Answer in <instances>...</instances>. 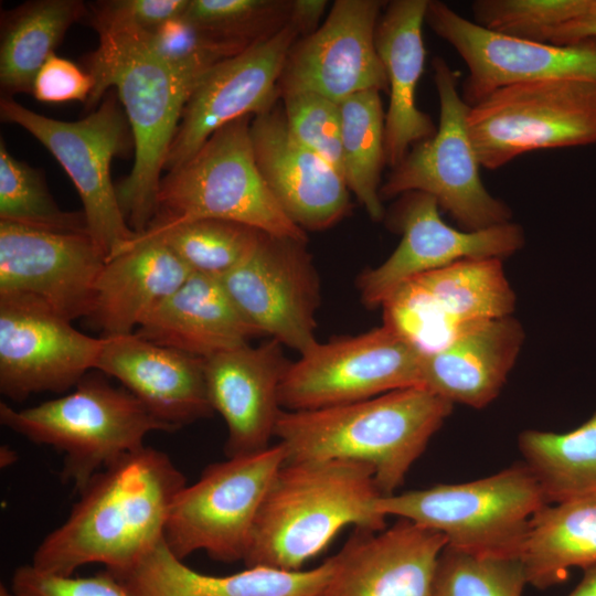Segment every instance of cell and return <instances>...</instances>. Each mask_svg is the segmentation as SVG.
Listing matches in <instances>:
<instances>
[{"instance_id":"1","label":"cell","mask_w":596,"mask_h":596,"mask_svg":"<svg viewBox=\"0 0 596 596\" xmlns=\"http://www.w3.org/2000/svg\"><path fill=\"white\" fill-rule=\"evenodd\" d=\"M185 485L162 450L143 445L124 455L89 479L31 564L66 576L93 563L111 573L128 570L164 539L169 511Z\"/></svg>"},{"instance_id":"2","label":"cell","mask_w":596,"mask_h":596,"mask_svg":"<svg viewBox=\"0 0 596 596\" xmlns=\"http://www.w3.org/2000/svg\"><path fill=\"white\" fill-rule=\"evenodd\" d=\"M453 411V403L424 387L311 411H285L275 437L285 462L348 459L372 466L383 496L395 493L413 464Z\"/></svg>"},{"instance_id":"3","label":"cell","mask_w":596,"mask_h":596,"mask_svg":"<svg viewBox=\"0 0 596 596\" xmlns=\"http://www.w3.org/2000/svg\"><path fill=\"white\" fill-rule=\"evenodd\" d=\"M372 466L348 459L284 462L257 513L246 567L300 571L348 525L382 531Z\"/></svg>"},{"instance_id":"4","label":"cell","mask_w":596,"mask_h":596,"mask_svg":"<svg viewBox=\"0 0 596 596\" xmlns=\"http://www.w3.org/2000/svg\"><path fill=\"white\" fill-rule=\"evenodd\" d=\"M97 49L87 57L94 87L86 109L99 105L110 88L128 119L135 149L130 173L117 183L120 210L138 235L157 213L161 172L184 106L203 76L172 70L157 60L132 32L100 33Z\"/></svg>"},{"instance_id":"5","label":"cell","mask_w":596,"mask_h":596,"mask_svg":"<svg viewBox=\"0 0 596 596\" xmlns=\"http://www.w3.org/2000/svg\"><path fill=\"white\" fill-rule=\"evenodd\" d=\"M252 118L244 116L221 127L188 161L162 178L157 213L137 236L216 219L307 241L306 232L285 214L259 173L251 141Z\"/></svg>"},{"instance_id":"6","label":"cell","mask_w":596,"mask_h":596,"mask_svg":"<svg viewBox=\"0 0 596 596\" xmlns=\"http://www.w3.org/2000/svg\"><path fill=\"white\" fill-rule=\"evenodd\" d=\"M0 423L62 453L61 479L76 492L95 473L143 446L149 433L174 432L124 386L92 374L72 393L32 407L15 409L1 402Z\"/></svg>"},{"instance_id":"7","label":"cell","mask_w":596,"mask_h":596,"mask_svg":"<svg viewBox=\"0 0 596 596\" xmlns=\"http://www.w3.org/2000/svg\"><path fill=\"white\" fill-rule=\"evenodd\" d=\"M545 504L538 481L518 462L470 482L382 496L375 509L440 532L458 550L520 557L530 521Z\"/></svg>"},{"instance_id":"8","label":"cell","mask_w":596,"mask_h":596,"mask_svg":"<svg viewBox=\"0 0 596 596\" xmlns=\"http://www.w3.org/2000/svg\"><path fill=\"white\" fill-rule=\"evenodd\" d=\"M0 116L34 136L64 168L81 196L88 233L107 259L135 240L137 234L120 210L110 175L113 159L134 147L117 94H109L76 121L43 116L11 97L1 98Z\"/></svg>"},{"instance_id":"9","label":"cell","mask_w":596,"mask_h":596,"mask_svg":"<svg viewBox=\"0 0 596 596\" xmlns=\"http://www.w3.org/2000/svg\"><path fill=\"white\" fill-rule=\"evenodd\" d=\"M468 132L480 166L494 170L536 149L596 142V84L578 79L523 82L470 106Z\"/></svg>"},{"instance_id":"10","label":"cell","mask_w":596,"mask_h":596,"mask_svg":"<svg viewBox=\"0 0 596 596\" xmlns=\"http://www.w3.org/2000/svg\"><path fill=\"white\" fill-rule=\"evenodd\" d=\"M285 461L277 443L205 467L173 500L164 530L170 551L182 561L198 551L219 562L244 561L262 502Z\"/></svg>"},{"instance_id":"11","label":"cell","mask_w":596,"mask_h":596,"mask_svg":"<svg viewBox=\"0 0 596 596\" xmlns=\"http://www.w3.org/2000/svg\"><path fill=\"white\" fill-rule=\"evenodd\" d=\"M433 68L439 98L436 134L413 146L392 169L381 185V199L411 191L427 193L466 231L510 222V207L493 198L480 178V163L467 127L470 106L458 92L456 72L440 56L433 60Z\"/></svg>"},{"instance_id":"12","label":"cell","mask_w":596,"mask_h":596,"mask_svg":"<svg viewBox=\"0 0 596 596\" xmlns=\"http://www.w3.org/2000/svg\"><path fill=\"white\" fill-rule=\"evenodd\" d=\"M422 358L384 324L358 336L318 341L290 363L279 403L285 411H311L423 387Z\"/></svg>"},{"instance_id":"13","label":"cell","mask_w":596,"mask_h":596,"mask_svg":"<svg viewBox=\"0 0 596 596\" xmlns=\"http://www.w3.org/2000/svg\"><path fill=\"white\" fill-rule=\"evenodd\" d=\"M515 296L501 258H469L421 274L383 304V324L423 355L439 351L465 329L510 316Z\"/></svg>"},{"instance_id":"14","label":"cell","mask_w":596,"mask_h":596,"mask_svg":"<svg viewBox=\"0 0 596 596\" xmlns=\"http://www.w3.org/2000/svg\"><path fill=\"white\" fill-rule=\"evenodd\" d=\"M221 280L260 336L299 354L318 342L320 281L307 241L262 232L248 256Z\"/></svg>"},{"instance_id":"15","label":"cell","mask_w":596,"mask_h":596,"mask_svg":"<svg viewBox=\"0 0 596 596\" xmlns=\"http://www.w3.org/2000/svg\"><path fill=\"white\" fill-rule=\"evenodd\" d=\"M425 22L468 67L461 97L473 106L498 88L523 82L578 79L596 84V39L555 45L489 31L441 1L428 0Z\"/></svg>"},{"instance_id":"16","label":"cell","mask_w":596,"mask_h":596,"mask_svg":"<svg viewBox=\"0 0 596 596\" xmlns=\"http://www.w3.org/2000/svg\"><path fill=\"white\" fill-rule=\"evenodd\" d=\"M389 226L402 235L395 251L381 265L358 279L368 308L382 304L407 280L469 258H502L524 243L520 225L502 223L478 231H459L439 215L436 199L411 191L400 195L389 215Z\"/></svg>"},{"instance_id":"17","label":"cell","mask_w":596,"mask_h":596,"mask_svg":"<svg viewBox=\"0 0 596 596\" xmlns=\"http://www.w3.org/2000/svg\"><path fill=\"white\" fill-rule=\"evenodd\" d=\"M103 342L36 300L0 295V392L12 401L65 392L96 369Z\"/></svg>"},{"instance_id":"18","label":"cell","mask_w":596,"mask_h":596,"mask_svg":"<svg viewBox=\"0 0 596 596\" xmlns=\"http://www.w3.org/2000/svg\"><path fill=\"white\" fill-rule=\"evenodd\" d=\"M380 0H337L323 23L289 49L278 81L279 98L317 93L337 103L359 92H389L375 46Z\"/></svg>"},{"instance_id":"19","label":"cell","mask_w":596,"mask_h":596,"mask_svg":"<svg viewBox=\"0 0 596 596\" xmlns=\"http://www.w3.org/2000/svg\"><path fill=\"white\" fill-rule=\"evenodd\" d=\"M106 260L87 233L0 221V295L36 300L70 321L89 316Z\"/></svg>"},{"instance_id":"20","label":"cell","mask_w":596,"mask_h":596,"mask_svg":"<svg viewBox=\"0 0 596 596\" xmlns=\"http://www.w3.org/2000/svg\"><path fill=\"white\" fill-rule=\"evenodd\" d=\"M298 39L288 23L268 40L213 66L184 106L164 170L183 164L226 124L274 107L287 53Z\"/></svg>"},{"instance_id":"21","label":"cell","mask_w":596,"mask_h":596,"mask_svg":"<svg viewBox=\"0 0 596 596\" xmlns=\"http://www.w3.org/2000/svg\"><path fill=\"white\" fill-rule=\"evenodd\" d=\"M440 532L406 519L382 531L354 528L320 596H432Z\"/></svg>"},{"instance_id":"22","label":"cell","mask_w":596,"mask_h":596,"mask_svg":"<svg viewBox=\"0 0 596 596\" xmlns=\"http://www.w3.org/2000/svg\"><path fill=\"white\" fill-rule=\"evenodd\" d=\"M249 131L259 173L297 226L305 232L327 230L349 213L344 178L296 139L283 106L253 116Z\"/></svg>"},{"instance_id":"23","label":"cell","mask_w":596,"mask_h":596,"mask_svg":"<svg viewBox=\"0 0 596 596\" xmlns=\"http://www.w3.org/2000/svg\"><path fill=\"white\" fill-rule=\"evenodd\" d=\"M284 345L270 339L204 359L210 404L224 419L226 458L262 451L275 437L280 412L279 387L291 363Z\"/></svg>"},{"instance_id":"24","label":"cell","mask_w":596,"mask_h":596,"mask_svg":"<svg viewBox=\"0 0 596 596\" xmlns=\"http://www.w3.org/2000/svg\"><path fill=\"white\" fill-rule=\"evenodd\" d=\"M102 338L96 369L117 379L174 432L213 414L204 359L153 343L136 332Z\"/></svg>"},{"instance_id":"25","label":"cell","mask_w":596,"mask_h":596,"mask_svg":"<svg viewBox=\"0 0 596 596\" xmlns=\"http://www.w3.org/2000/svg\"><path fill=\"white\" fill-rule=\"evenodd\" d=\"M428 0H394L386 4L375 31V46L390 93L385 114V164L395 168L411 147L433 137L437 127L416 106V87L424 71L423 23Z\"/></svg>"},{"instance_id":"26","label":"cell","mask_w":596,"mask_h":596,"mask_svg":"<svg viewBox=\"0 0 596 596\" xmlns=\"http://www.w3.org/2000/svg\"><path fill=\"white\" fill-rule=\"evenodd\" d=\"M136 333L201 359L247 345L260 336L221 278L195 273L147 316Z\"/></svg>"},{"instance_id":"27","label":"cell","mask_w":596,"mask_h":596,"mask_svg":"<svg viewBox=\"0 0 596 596\" xmlns=\"http://www.w3.org/2000/svg\"><path fill=\"white\" fill-rule=\"evenodd\" d=\"M524 333L511 316L476 323L422 358L423 387L450 403L482 408L500 393Z\"/></svg>"},{"instance_id":"28","label":"cell","mask_w":596,"mask_h":596,"mask_svg":"<svg viewBox=\"0 0 596 596\" xmlns=\"http://www.w3.org/2000/svg\"><path fill=\"white\" fill-rule=\"evenodd\" d=\"M332 558L308 571L264 566L225 576L196 572L168 547L164 539L126 571L113 573L130 596H320Z\"/></svg>"},{"instance_id":"29","label":"cell","mask_w":596,"mask_h":596,"mask_svg":"<svg viewBox=\"0 0 596 596\" xmlns=\"http://www.w3.org/2000/svg\"><path fill=\"white\" fill-rule=\"evenodd\" d=\"M191 274L160 240H134L106 260L87 319L102 337L132 333Z\"/></svg>"},{"instance_id":"30","label":"cell","mask_w":596,"mask_h":596,"mask_svg":"<svg viewBox=\"0 0 596 596\" xmlns=\"http://www.w3.org/2000/svg\"><path fill=\"white\" fill-rule=\"evenodd\" d=\"M520 557L528 584L539 589L562 583L571 568L596 565V493L535 512Z\"/></svg>"},{"instance_id":"31","label":"cell","mask_w":596,"mask_h":596,"mask_svg":"<svg viewBox=\"0 0 596 596\" xmlns=\"http://www.w3.org/2000/svg\"><path fill=\"white\" fill-rule=\"evenodd\" d=\"M88 14L78 0H36L3 15L0 85L3 97L32 94L35 76L70 26Z\"/></svg>"},{"instance_id":"32","label":"cell","mask_w":596,"mask_h":596,"mask_svg":"<svg viewBox=\"0 0 596 596\" xmlns=\"http://www.w3.org/2000/svg\"><path fill=\"white\" fill-rule=\"evenodd\" d=\"M518 444L547 504L596 493V412L570 432L524 430Z\"/></svg>"},{"instance_id":"33","label":"cell","mask_w":596,"mask_h":596,"mask_svg":"<svg viewBox=\"0 0 596 596\" xmlns=\"http://www.w3.org/2000/svg\"><path fill=\"white\" fill-rule=\"evenodd\" d=\"M344 180L373 221L384 217L380 195L385 164V114L380 92L369 89L340 103Z\"/></svg>"},{"instance_id":"34","label":"cell","mask_w":596,"mask_h":596,"mask_svg":"<svg viewBox=\"0 0 596 596\" xmlns=\"http://www.w3.org/2000/svg\"><path fill=\"white\" fill-rule=\"evenodd\" d=\"M260 233L236 222L202 219L135 240H160L191 273L222 278L248 256Z\"/></svg>"},{"instance_id":"35","label":"cell","mask_w":596,"mask_h":596,"mask_svg":"<svg viewBox=\"0 0 596 596\" xmlns=\"http://www.w3.org/2000/svg\"><path fill=\"white\" fill-rule=\"evenodd\" d=\"M0 221L52 232L89 234L84 213L62 210L50 194L42 174L12 157L2 138Z\"/></svg>"},{"instance_id":"36","label":"cell","mask_w":596,"mask_h":596,"mask_svg":"<svg viewBox=\"0 0 596 596\" xmlns=\"http://www.w3.org/2000/svg\"><path fill=\"white\" fill-rule=\"evenodd\" d=\"M287 0H189L182 14L196 28L240 52L264 42L289 21Z\"/></svg>"},{"instance_id":"37","label":"cell","mask_w":596,"mask_h":596,"mask_svg":"<svg viewBox=\"0 0 596 596\" xmlns=\"http://www.w3.org/2000/svg\"><path fill=\"white\" fill-rule=\"evenodd\" d=\"M526 584L519 556L477 555L446 544L437 561L432 596H522Z\"/></svg>"},{"instance_id":"38","label":"cell","mask_w":596,"mask_h":596,"mask_svg":"<svg viewBox=\"0 0 596 596\" xmlns=\"http://www.w3.org/2000/svg\"><path fill=\"white\" fill-rule=\"evenodd\" d=\"M589 0H477L475 23L511 38L547 43L558 26L584 12Z\"/></svg>"},{"instance_id":"39","label":"cell","mask_w":596,"mask_h":596,"mask_svg":"<svg viewBox=\"0 0 596 596\" xmlns=\"http://www.w3.org/2000/svg\"><path fill=\"white\" fill-rule=\"evenodd\" d=\"M132 33L157 60L189 75L203 76L217 63L241 53L196 28L183 15L150 31Z\"/></svg>"},{"instance_id":"40","label":"cell","mask_w":596,"mask_h":596,"mask_svg":"<svg viewBox=\"0 0 596 596\" xmlns=\"http://www.w3.org/2000/svg\"><path fill=\"white\" fill-rule=\"evenodd\" d=\"M290 131L344 178L340 103L317 93L281 97Z\"/></svg>"},{"instance_id":"41","label":"cell","mask_w":596,"mask_h":596,"mask_svg":"<svg viewBox=\"0 0 596 596\" xmlns=\"http://www.w3.org/2000/svg\"><path fill=\"white\" fill-rule=\"evenodd\" d=\"M189 0H105L88 7L95 30L107 32H145L182 15Z\"/></svg>"},{"instance_id":"42","label":"cell","mask_w":596,"mask_h":596,"mask_svg":"<svg viewBox=\"0 0 596 596\" xmlns=\"http://www.w3.org/2000/svg\"><path fill=\"white\" fill-rule=\"evenodd\" d=\"M10 588L18 596H130L107 570L92 576L74 577L53 574L33 564L14 570Z\"/></svg>"},{"instance_id":"43","label":"cell","mask_w":596,"mask_h":596,"mask_svg":"<svg viewBox=\"0 0 596 596\" xmlns=\"http://www.w3.org/2000/svg\"><path fill=\"white\" fill-rule=\"evenodd\" d=\"M93 76L67 58L52 54L38 72L32 95L44 103L79 100L87 103Z\"/></svg>"},{"instance_id":"44","label":"cell","mask_w":596,"mask_h":596,"mask_svg":"<svg viewBox=\"0 0 596 596\" xmlns=\"http://www.w3.org/2000/svg\"><path fill=\"white\" fill-rule=\"evenodd\" d=\"M586 39H596V0H589L583 13L552 31L547 43L566 45Z\"/></svg>"},{"instance_id":"45","label":"cell","mask_w":596,"mask_h":596,"mask_svg":"<svg viewBox=\"0 0 596 596\" xmlns=\"http://www.w3.org/2000/svg\"><path fill=\"white\" fill-rule=\"evenodd\" d=\"M326 0H292L288 23L298 32L299 38L315 32L324 14Z\"/></svg>"},{"instance_id":"46","label":"cell","mask_w":596,"mask_h":596,"mask_svg":"<svg viewBox=\"0 0 596 596\" xmlns=\"http://www.w3.org/2000/svg\"><path fill=\"white\" fill-rule=\"evenodd\" d=\"M567 596H596V565L584 570L583 578Z\"/></svg>"},{"instance_id":"47","label":"cell","mask_w":596,"mask_h":596,"mask_svg":"<svg viewBox=\"0 0 596 596\" xmlns=\"http://www.w3.org/2000/svg\"><path fill=\"white\" fill-rule=\"evenodd\" d=\"M18 459V455L11 447L4 445L0 448V466L1 468L9 467Z\"/></svg>"},{"instance_id":"48","label":"cell","mask_w":596,"mask_h":596,"mask_svg":"<svg viewBox=\"0 0 596 596\" xmlns=\"http://www.w3.org/2000/svg\"><path fill=\"white\" fill-rule=\"evenodd\" d=\"M0 596H18L15 593L11 590V588L4 586L3 584L0 585Z\"/></svg>"}]
</instances>
